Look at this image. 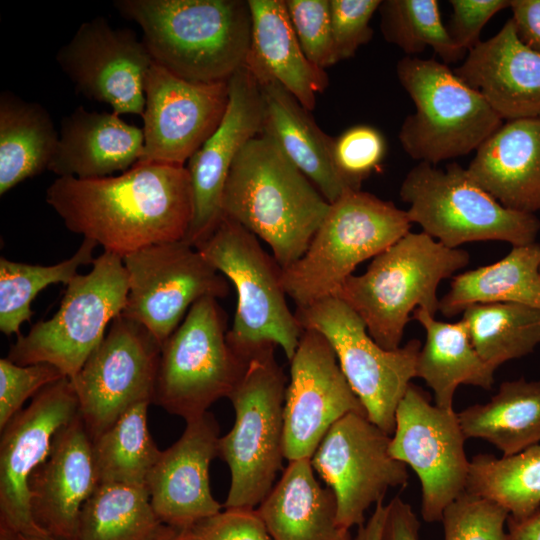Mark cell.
<instances>
[{"label":"cell","mask_w":540,"mask_h":540,"mask_svg":"<svg viewBox=\"0 0 540 540\" xmlns=\"http://www.w3.org/2000/svg\"><path fill=\"white\" fill-rule=\"evenodd\" d=\"M378 11L384 39L407 56L430 47L445 64L465 58L467 53L450 38L436 0H384Z\"/></svg>","instance_id":"cell-39"},{"label":"cell","mask_w":540,"mask_h":540,"mask_svg":"<svg viewBox=\"0 0 540 540\" xmlns=\"http://www.w3.org/2000/svg\"><path fill=\"white\" fill-rule=\"evenodd\" d=\"M229 101L222 121L187 162L193 217L185 241L197 248L221 220L222 196L231 166L242 147L261 133V89L244 66L228 80Z\"/></svg>","instance_id":"cell-21"},{"label":"cell","mask_w":540,"mask_h":540,"mask_svg":"<svg viewBox=\"0 0 540 540\" xmlns=\"http://www.w3.org/2000/svg\"><path fill=\"white\" fill-rule=\"evenodd\" d=\"M149 404L140 402L132 406L92 441L100 484L146 487L161 454L148 428Z\"/></svg>","instance_id":"cell-35"},{"label":"cell","mask_w":540,"mask_h":540,"mask_svg":"<svg viewBox=\"0 0 540 540\" xmlns=\"http://www.w3.org/2000/svg\"><path fill=\"white\" fill-rule=\"evenodd\" d=\"M330 203L266 136L249 140L229 171L222 214L266 242L285 269L308 248Z\"/></svg>","instance_id":"cell-2"},{"label":"cell","mask_w":540,"mask_h":540,"mask_svg":"<svg viewBox=\"0 0 540 540\" xmlns=\"http://www.w3.org/2000/svg\"><path fill=\"white\" fill-rule=\"evenodd\" d=\"M219 433L215 417L206 412L186 421L180 438L161 451L146 488L163 525L186 530L222 510L209 483V466L218 456Z\"/></svg>","instance_id":"cell-22"},{"label":"cell","mask_w":540,"mask_h":540,"mask_svg":"<svg viewBox=\"0 0 540 540\" xmlns=\"http://www.w3.org/2000/svg\"><path fill=\"white\" fill-rule=\"evenodd\" d=\"M161 347L143 325L120 314L81 369L69 378L92 441L132 406L152 403Z\"/></svg>","instance_id":"cell-14"},{"label":"cell","mask_w":540,"mask_h":540,"mask_svg":"<svg viewBox=\"0 0 540 540\" xmlns=\"http://www.w3.org/2000/svg\"><path fill=\"white\" fill-rule=\"evenodd\" d=\"M143 129L111 112L82 106L62 118L55 154L48 170L58 177L91 179L124 172L140 159Z\"/></svg>","instance_id":"cell-25"},{"label":"cell","mask_w":540,"mask_h":540,"mask_svg":"<svg viewBox=\"0 0 540 540\" xmlns=\"http://www.w3.org/2000/svg\"><path fill=\"white\" fill-rule=\"evenodd\" d=\"M306 58L325 69L338 62L331 32L330 0H284Z\"/></svg>","instance_id":"cell-42"},{"label":"cell","mask_w":540,"mask_h":540,"mask_svg":"<svg viewBox=\"0 0 540 540\" xmlns=\"http://www.w3.org/2000/svg\"><path fill=\"white\" fill-rule=\"evenodd\" d=\"M155 540H185L184 530L163 525Z\"/></svg>","instance_id":"cell-51"},{"label":"cell","mask_w":540,"mask_h":540,"mask_svg":"<svg viewBox=\"0 0 540 540\" xmlns=\"http://www.w3.org/2000/svg\"><path fill=\"white\" fill-rule=\"evenodd\" d=\"M294 313L303 330H316L329 341L368 419L392 435L397 406L416 377L421 342L413 339L395 350L384 349L338 297L297 308Z\"/></svg>","instance_id":"cell-12"},{"label":"cell","mask_w":540,"mask_h":540,"mask_svg":"<svg viewBox=\"0 0 540 540\" xmlns=\"http://www.w3.org/2000/svg\"><path fill=\"white\" fill-rule=\"evenodd\" d=\"M290 362L283 409L284 457L288 461L311 459L337 421L350 413L366 415V411L320 332L303 330Z\"/></svg>","instance_id":"cell-17"},{"label":"cell","mask_w":540,"mask_h":540,"mask_svg":"<svg viewBox=\"0 0 540 540\" xmlns=\"http://www.w3.org/2000/svg\"><path fill=\"white\" fill-rule=\"evenodd\" d=\"M472 179L508 209L540 211V119L502 123L466 167Z\"/></svg>","instance_id":"cell-26"},{"label":"cell","mask_w":540,"mask_h":540,"mask_svg":"<svg viewBox=\"0 0 540 540\" xmlns=\"http://www.w3.org/2000/svg\"><path fill=\"white\" fill-rule=\"evenodd\" d=\"M466 438L493 444L503 456L515 455L540 443V380L502 382L485 404L458 413Z\"/></svg>","instance_id":"cell-33"},{"label":"cell","mask_w":540,"mask_h":540,"mask_svg":"<svg viewBox=\"0 0 540 540\" xmlns=\"http://www.w3.org/2000/svg\"><path fill=\"white\" fill-rule=\"evenodd\" d=\"M396 74L415 106L398 134L414 160L437 165L466 156L503 123L484 97L442 61L406 56Z\"/></svg>","instance_id":"cell-7"},{"label":"cell","mask_w":540,"mask_h":540,"mask_svg":"<svg viewBox=\"0 0 540 540\" xmlns=\"http://www.w3.org/2000/svg\"><path fill=\"white\" fill-rule=\"evenodd\" d=\"M540 244L512 246L502 259L453 276L439 300L446 317L475 304L518 303L540 308Z\"/></svg>","instance_id":"cell-31"},{"label":"cell","mask_w":540,"mask_h":540,"mask_svg":"<svg viewBox=\"0 0 540 540\" xmlns=\"http://www.w3.org/2000/svg\"><path fill=\"white\" fill-rule=\"evenodd\" d=\"M45 200L68 230L122 258L184 240L193 217L189 172L178 165L136 163L117 176L57 177Z\"/></svg>","instance_id":"cell-1"},{"label":"cell","mask_w":540,"mask_h":540,"mask_svg":"<svg viewBox=\"0 0 540 540\" xmlns=\"http://www.w3.org/2000/svg\"><path fill=\"white\" fill-rule=\"evenodd\" d=\"M399 195L409 204L410 222L451 249L476 241L528 245L540 231L535 214L504 207L458 163L441 169L419 162L405 176Z\"/></svg>","instance_id":"cell-9"},{"label":"cell","mask_w":540,"mask_h":540,"mask_svg":"<svg viewBox=\"0 0 540 540\" xmlns=\"http://www.w3.org/2000/svg\"><path fill=\"white\" fill-rule=\"evenodd\" d=\"M56 61L87 98L108 104L119 116H142L153 60L133 30L114 28L102 16L85 21L58 50Z\"/></svg>","instance_id":"cell-19"},{"label":"cell","mask_w":540,"mask_h":540,"mask_svg":"<svg viewBox=\"0 0 540 540\" xmlns=\"http://www.w3.org/2000/svg\"><path fill=\"white\" fill-rule=\"evenodd\" d=\"M185 540H274L256 509L220 511L184 530Z\"/></svg>","instance_id":"cell-45"},{"label":"cell","mask_w":540,"mask_h":540,"mask_svg":"<svg viewBox=\"0 0 540 540\" xmlns=\"http://www.w3.org/2000/svg\"><path fill=\"white\" fill-rule=\"evenodd\" d=\"M510 8L519 39L540 53V0H511Z\"/></svg>","instance_id":"cell-48"},{"label":"cell","mask_w":540,"mask_h":540,"mask_svg":"<svg viewBox=\"0 0 540 540\" xmlns=\"http://www.w3.org/2000/svg\"><path fill=\"white\" fill-rule=\"evenodd\" d=\"M144 146L137 163L185 166L222 121L228 81L197 83L152 64L145 81Z\"/></svg>","instance_id":"cell-20"},{"label":"cell","mask_w":540,"mask_h":540,"mask_svg":"<svg viewBox=\"0 0 540 540\" xmlns=\"http://www.w3.org/2000/svg\"><path fill=\"white\" fill-rule=\"evenodd\" d=\"M251 41L245 67L258 84L274 81L308 111L329 80L325 69L305 56L291 25L284 0H247Z\"/></svg>","instance_id":"cell-27"},{"label":"cell","mask_w":540,"mask_h":540,"mask_svg":"<svg viewBox=\"0 0 540 540\" xmlns=\"http://www.w3.org/2000/svg\"><path fill=\"white\" fill-rule=\"evenodd\" d=\"M458 413L433 405L410 384L395 412L391 455L409 466L421 484L424 521H441L444 510L466 492L470 461Z\"/></svg>","instance_id":"cell-15"},{"label":"cell","mask_w":540,"mask_h":540,"mask_svg":"<svg viewBox=\"0 0 540 540\" xmlns=\"http://www.w3.org/2000/svg\"><path fill=\"white\" fill-rule=\"evenodd\" d=\"M405 210L361 190H347L315 232L305 253L282 270V284L297 308L335 297L363 261L410 232Z\"/></svg>","instance_id":"cell-5"},{"label":"cell","mask_w":540,"mask_h":540,"mask_svg":"<svg viewBox=\"0 0 540 540\" xmlns=\"http://www.w3.org/2000/svg\"><path fill=\"white\" fill-rule=\"evenodd\" d=\"M381 0H330L331 32L338 62L352 57L370 41V20Z\"/></svg>","instance_id":"cell-44"},{"label":"cell","mask_w":540,"mask_h":540,"mask_svg":"<svg viewBox=\"0 0 540 540\" xmlns=\"http://www.w3.org/2000/svg\"><path fill=\"white\" fill-rule=\"evenodd\" d=\"M466 491L502 506L514 518L534 513L540 509V443L501 458L475 455Z\"/></svg>","instance_id":"cell-37"},{"label":"cell","mask_w":540,"mask_h":540,"mask_svg":"<svg viewBox=\"0 0 540 540\" xmlns=\"http://www.w3.org/2000/svg\"><path fill=\"white\" fill-rule=\"evenodd\" d=\"M420 522L411 505L395 496L386 505L382 540H419Z\"/></svg>","instance_id":"cell-47"},{"label":"cell","mask_w":540,"mask_h":540,"mask_svg":"<svg viewBox=\"0 0 540 540\" xmlns=\"http://www.w3.org/2000/svg\"><path fill=\"white\" fill-rule=\"evenodd\" d=\"M506 526V540H540V509L522 518L508 516Z\"/></svg>","instance_id":"cell-49"},{"label":"cell","mask_w":540,"mask_h":540,"mask_svg":"<svg viewBox=\"0 0 540 540\" xmlns=\"http://www.w3.org/2000/svg\"><path fill=\"white\" fill-rule=\"evenodd\" d=\"M162 527L146 487L101 483L81 509L75 540H155Z\"/></svg>","instance_id":"cell-34"},{"label":"cell","mask_w":540,"mask_h":540,"mask_svg":"<svg viewBox=\"0 0 540 540\" xmlns=\"http://www.w3.org/2000/svg\"><path fill=\"white\" fill-rule=\"evenodd\" d=\"M508 516L502 506L466 491L444 510V540H506Z\"/></svg>","instance_id":"cell-40"},{"label":"cell","mask_w":540,"mask_h":540,"mask_svg":"<svg viewBox=\"0 0 540 540\" xmlns=\"http://www.w3.org/2000/svg\"><path fill=\"white\" fill-rule=\"evenodd\" d=\"M20 534L7 526L0 525V540H20Z\"/></svg>","instance_id":"cell-52"},{"label":"cell","mask_w":540,"mask_h":540,"mask_svg":"<svg viewBox=\"0 0 540 540\" xmlns=\"http://www.w3.org/2000/svg\"><path fill=\"white\" fill-rule=\"evenodd\" d=\"M20 540H64V539L56 538L49 534H44V535L20 534Z\"/></svg>","instance_id":"cell-53"},{"label":"cell","mask_w":540,"mask_h":540,"mask_svg":"<svg viewBox=\"0 0 540 540\" xmlns=\"http://www.w3.org/2000/svg\"><path fill=\"white\" fill-rule=\"evenodd\" d=\"M385 517L386 505L380 502L375 505L370 518L358 527L357 533L352 540H382Z\"/></svg>","instance_id":"cell-50"},{"label":"cell","mask_w":540,"mask_h":540,"mask_svg":"<svg viewBox=\"0 0 540 540\" xmlns=\"http://www.w3.org/2000/svg\"><path fill=\"white\" fill-rule=\"evenodd\" d=\"M97 243L85 239L77 251L59 263L43 266L0 258V330L9 336L21 335L20 327L30 321L31 303L37 294L56 283L67 285L78 269L93 262Z\"/></svg>","instance_id":"cell-38"},{"label":"cell","mask_w":540,"mask_h":540,"mask_svg":"<svg viewBox=\"0 0 540 540\" xmlns=\"http://www.w3.org/2000/svg\"><path fill=\"white\" fill-rule=\"evenodd\" d=\"M469 259L463 249L410 231L375 256L366 272L351 275L335 297L362 319L377 344L395 350L414 311L422 308L435 316L439 284L466 267Z\"/></svg>","instance_id":"cell-4"},{"label":"cell","mask_w":540,"mask_h":540,"mask_svg":"<svg viewBox=\"0 0 540 540\" xmlns=\"http://www.w3.org/2000/svg\"><path fill=\"white\" fill-rule=\"evenodd\" d=\"M197 249L236 289L237 307L227 340L248 359L267 344L280 346L290 361L303 329L286 301L282 268L260 245L258 237L223 217Z\"/></svg>","instance_id":"cell-8"},{"label":"cell","mask_w":540,"mask_h":540,"mask_svg":"<svg viewBox=\"0 0 540 540\" xmlns=\"http://www.w3.org/2000/svg\"><path fill=\"white\" fill-rule=\"evenodd\" d=\"M452 14L447 27L454 44L466 53L480 40L487 22L499 11L510 8V0H450Z\"/></svg>","instance_id":"cell-46"},{"label":"cell","mask_w":540,"mask_h":540,"mask_svg":"<svg viewBox=\"0 0 540 540\" xmlns=\"http://www.w3.org/2000/svg\"><path fill=\"white\" fill-rule=\"evenodd\" d=\"M412 318L426 332L417 359L416 377L433 390L435 405L453 409L454 394L462 384L491 389L496 368L478 354L462 319L454 323L440 321L422 308L416 309Z\"/></svg>","instance_id":"cell-30"},{"label":"cell","mask_w":540,"mask_h":540,"mask_svg":"<svg viewBox=\"0 0 540 540\" xmlns=\"http://www.w3.org/2000/svg\"><path fill=\"white\" fill-rule=\"evenodd\" d=\"M78 414L75 390L64 377L38 392L1 429L0 525L26 535L47 534L32 517L28 482L48 457L58 431Z\"/></svg>","instance_id":"cell-18"},{"label":"cell","mask_w":540,"mask_h":540,"mask_svg":"<svg viewBox=\"0 0 540 540\" xmlns=\"http://www.w3.org/2000/svg\"><path fill=\"white\" fill-rule=\"evenodd\" d=\"M256 511L274 540H352L338 524L333 491L321 486L308 458L289 461Z\"/></svg>","instance_id":"cell-29"},{"label":"cell","mask_w":540,"mask_h":540,"mask_svg":"<svg viewBox=\"0 0 540 540\" xmlns=\"http://www.w3.org/2000/svg\"><path fill=\"white\" fill-rule=\"evenodd\" d=\"M481 358L498 368L522 358L540 344V308L518 303L475 304L463 313Z\"/></svg>","instance_id":"cell-36"},{"label":"cell","mask_w":540,"mask_h":540,"mask_svg":"<svg viewBox=\"0 0 540 540\" xmlns=\"http://www.w3.org/2000/svg\"><path fill=\"white\" fill-rule=\"evenodd\" d=\"M99 484L92 440L78 414L58 431L29 479L35 523L53 537L75 540L81 509Z\"/></svg>","instance_id":"cell-23"},{"label":"cell","mask_w":540,"mask_h":540,"mask_svg":"<svg viewBox=\"0 0 540 540\" xmlns=\"http://www.w3.org/2000/svg\"><path fill=\"white\" fill-rule=\"evenodd\" d=\"M387 145L384 135L367 124L354 125L334 138L335 165L354 190L382 163Z\"/></svg>","instance_id":"cell-41"},{"label":"cell","mask_w":540,"mask_h":540,"mask_svg":"<svg viewBox=\"0 0 540 540\" xmlns=\"http://www.w3.org/2000/svg\"><path fill=\"white\" fill-rule=\"evenodd\" d=\"M454 72L502 120L540 119V53L519 39L511 18L470 49Z\"/></svg>","instance_id":"cell-24"},{"label":"cell","mask_w":540,"mask_h":540,"mask_svg":"<svg viewBox=\"0 0 540 540\" xmlns=\"http://www.w3.org/2000/svg\"><path fill=\"white\" fill-rule=\"evenodd\" d=\"M129 282L123 258L103 252L86 274L67 285L58 311L17 336L7 358L18 365L47 363L72 378L125 306Z\"/></svg>","instance_id":"cell-10"},{"label":"cell","mask_w":540,"mask_h":540,"mask_svg":"<svg viewBox=\"0 0 540 540\" xmlns=\"http://www.w3.org/2000/svg\"><path fill=\"white\" fill-rule=\"evenodd\" d=\"M267 344L247 361L228 399L232 429L220 437L218 456L231 474L225 509H256L274 486L284 457L286 376Z\"/></svg>","instance_id":"cell-6"},{"label":"cell","mask_w":540,"mask_h":540,"mask_svg":"<svg viewBox=\"0 0 540 540\" xmlns=\"http://www.w3.org/2000/svg\"><path fill=\"white\" fill-rule=\"evenodd\" d=\"M539 270H540V268H539Z\"/></svg>","instance_id":"cell-54"},{"label":"cell","mask_w":540,"mask_h":540,"mask_svg":"<svg viewBox=\"0 0 540 540\" xmlns=\"http://www.w3.org/2000/svg\"><path fill=\"white\" fill-rule=\"evenodd\" d=\"M59 139L49 112L10 91L0 93V195L48 170Z\"/></svg>","instance_id":"cell-32"},{"label":"cell","mask_w":540,"mask_h":540,"mask_svg":"<svg viewBox=\"0 0 540 540\" xmlns=\"http://www.w3.org/2000/svg\"><path fill=\"white\" fill-rule=\"evenodd\" d=\"M123 263L129 288L121 315L143 325L161 345L195 302L229 294L228 280L185 240L148 246Z\"/></svg>","instance_id":"cell-13"},{"label":"cell","mask_w":540,"mask_h":540,"mask_svg":"<svg viewBox=\"0 0 540 540\" xmlns=\"http://www.w3.org/2000/svg\"><path fill=\"white\" fill-rule=\"evenodd\" d=\"M390 440L365 414L350 413L329 429L311 457L335 495L342 528L363 525L366 511L383 502L388 489L407 485V466L391 455Z\"/></svg>","instance_id":"cell-16"},{"label":"cell","mask_w":540,"mask_h":540,"mask_svg":"<svg viewBox=\"0 0 540 540\" xmlns=\"http://www.w3.org/2000/svg\"><path fill=\"white\" fill-rule=\"evenodd\" d=\"M143 31L153 63L190 82L228 81L246 64L251 14L244 0H116Z\"/></svg>","instance_id":"cell-3"},{"label":"cell","mask_w":540,"mask_h":540,"mask_svg":"<svg viewBox=\"0 0 540 540\" xmlns=\"http://www.w3.org/2000/svg\"><path fill=\"white\" fill-rule=\"evenodd\" d=\"M62 372L47 363L18 365L0 359V430L20 411L24 402L46 386L64 378Z\"/></svg>","instance_id":"cell-43"},{"label":"cell","mask_w":540,"mask_h":540,"mask_svg":"<svg viewBox=\"0 0 540 540\" xmlns=\"http://www.w3.org/2000/svg\"><path fill=\"white\" fill-rule=\"evenodd\" d=\"M259 86L263 98L260 134L269 138L330 204L351 190L335 165L334 138L324 133L309 111L280 84L270 81Z\"/></svg>","instance_id":"cell-28"},{"label":"cell","mask_w":540,"mask_h":540,"mask_svg":"<svg viewBox=\"0 0 540 540\" xmlns=\"http://www.w3.org/2000/svg\"><path fill=\"white\" fill-rule=\"evenodd\" d=\"M227 317L213 297L195 302L162 344L152 403L185 421L227 397L247 361L227 340Z\"/></svg>","instance_id":"cell-11"}]
</instances>
